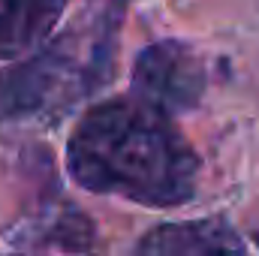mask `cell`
<instances>
[{
    "instance_id": "obj_3",
    "label": "cell",
    "mask_w": 259,
    "mask_h": 256,
    "mask_svg": "<svg viewBox=\"0 0 259 256\" xmlns=\"http://www.w3.org/2000/svg\"><path fill=\"white\" fill-rule=\"evenodd\" d=\"M136 97L163 115L190 112L205 94V66L190 46L178 39L151 42L133 66Z\"/></svg>"
},
{
    "instance_id": "obj_1",
    "label": "cell",
    "mask_w": 259,
    "mask_h": 256,
    "mask_svg": "<svg viewBox=\"0 0 259 256\" xmlns=\"http://www.w3.org/2000/svg\"><path fill=\"white\" fill-rule=\"evenodd\" d=\"M66 169L84 190L148 208L190 202L199 181L193 148L169 115L139 97L94 106L69 136Z\"/></svg>"
},
{
    "instance_id": "obj_5",
    "label": "cell",
    "mask_w": 259,
    "mask_h": 256,
    "mask_svg": "<svg viewBox=\"0 0 259 256\" xmlns=\"http://www.w3.org/2000/svg\"><path fill=\"white\" fill-rule=\"evenodd\" d=\"M69 0H0V58L39 46L61 21Z\"/></svg>"
},
{
    "instance_id": "obj_4",
    "label": "cell",
    "mask_w": 259,
    "mask_h": 256,
    "mask_svg": "<svg viewBox=\"0 0 259 256\" xmlns=\"http://www.w3.org/2000/svg\"><path fill=\"white\" fill-rule=\"evenodd\" d=\"M136 250L142 253H244L247 244L226 220H187V223H166L151 229Z\"/></svg>"
},
{
    "instance_id": "obj_2",
    "label": "cell",
    "mask_w": 259,
    "mask_h": 256,
    "mask_svg": "<svg viewBox=\"0 0 259 256\" xmlns=\"http://www.w3.org/2000/svg\"><path fill=\"white\" fill-rule=\"evenodd\" d=\"M118 21L106 0L30 58L0 69V124L58 118L94 94L112 75Z\"/></svg>"
}]
</instances>
